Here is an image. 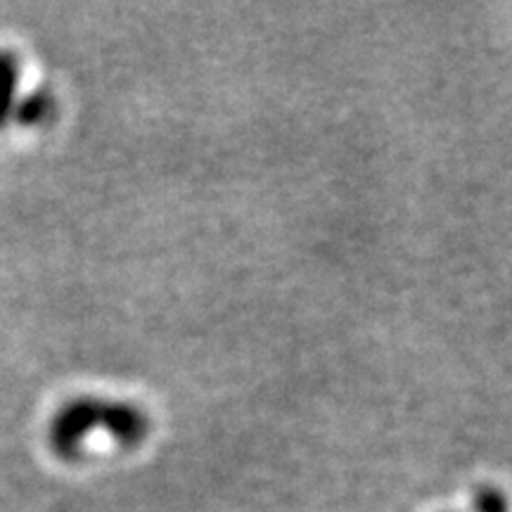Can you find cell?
Returning <instances> with one entry per match:
<instances>
[{
  "instance_id": "6da1fadb",
  "label": "cell",
  "mask_w": 512,
  "mask_h": 512,
  "mask_svg": "<svg viewBox=\"0 0 512 512\" xmlns=\"http://www.w3.org/2000/svg\"><path fill=\"white\" fill-rule=\"evenodd\" d=\"M93 432H105L117 444L131 448L143 444L150 432V420L133 403L79 396L64 403L50 420L48 441L57 456L76 458Z\"/></svg>"
},
{
  "instance_id": "277c9868",
  "label": "cell",
  "mask_w": 512,
  "mask_h": 512,
  "mask_svg": "<svg viewBox=\"0 0 512 512\" xmlns=\"http://www.w3.org/2000/svg\"><path fill=\"white\" fill-rule=\"evenodd\" d=\"M477 512H508L505 496L498 489H482L475 498Z\"/></svg>"
},
{
  "instance_id": "3957f363",
  "label": "cell",
  "mask_w": 512,
  "mask_h": 512,
  "mask_svg": "<svg viewBox=\"0 0 512 512\" xmlns=\"http://www.w3.org/2000/svg\"><path fill=\"white\" fill-rule=\"evenodd\" d=\"M55 102L50 98V93L46 88H38V91H31L29 95H24L22 100L15 105V117L22 126H41L43 121L50 119L53 114Z\"/></svg>"
},
{
  "instance_id": "7a4b0ae2",
  "label": "cell",
  "mask_w": 512,
  "mask_h": 512,
  "mask_svg": "<svg viewBox=\"0 0 512 512\" xmlns=\"http://www.w3.org/2000/svg\"><path fill=\"white\" fill-rule=\"evenodd\" d=\"M19 86V60L12 50H0V128L15 114Z\"/></svg>"
}]
</instances>
